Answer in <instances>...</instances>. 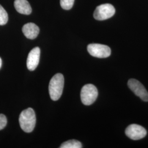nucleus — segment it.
Masks as SVG:
<instances>
[{
    "label": "nucleus",
    "mask_w": 148,
    "mask_h": 148,
    "mask_svg": "<svg viewBox=\"0 0 148 148\" xmlns=\"http://www.w3.org/2000/svg\"><path fill=\"white\" fill-rule=\"evenodd\" d=\"M19 121L21 129L24 132H32L35 127L36 121L34 110L29 108L22 111L19 116Z\"/></svg>",
    "instance_id": "f257e3e1"
},
{
    "label": "nucleus",
    "mask_w": 148,
    "mask_h": 148,
    "mask_svg": "<svg viewBox=\"0 0 148 148\" xmlns=\"http://www.w3.org/2000/svg\"><path fill=\"white\" fill-rule=\"evenodd\" d=\"M64 78L62 74H56L51 79L49 85V93L51 98L54 101H58L63 93Z\"/></svg>",
    "instance_id": "f03ea898"
},
{
    "label": "nucleus",
    "mask_w": 148,
    "mask_h": 148,
    "mask_svg": "<svg viewBox=\"0 0 148 148\" xmlns=\"http://www.w3.org/2000/svg\"><path fill=\"white\" fill-rule=\"evenodd\" d=\"M98 95V90L95 86L92 84H87L82 88L81 99L85 106H90L95 101Z\"/></svg>",
    "instance_id": "7ed1b4c3"
},
{
    "label": "nucleus",
    "mask_w": 148,
    "mask_h": 148,
    "mask_svg": "<svg viewBox=\"0 0 148 148\" xmlns=\"http://www.w3.org/2000/svg\"><path fill=\"white\" fill-rule=\"evenodd\" d=\"M87 51L92 56L99 58H107L111 54L110 47L98 43L90 44L87 46Z\"/></svg>",
    "instance_id": "20e7f679"
},
{
    "label": "nucleus",
    "mask_w": 148,
    "mask_h": 148,
    "mask_svg": "<svg viewBox=\"0 0 148 148\" xmlns=\"http://www.w3.org/2000/svg\"><path fill=\"white\" fill-rule=\"evenodd\" d=\"M115 13V9L111 4L106 3L98 6L94 12V18L98 21H104L112 17Z\"/></svg>",
    "instance_id": "39448f33"
},
{
    "label": "nucleus",
    "mask_w": 148,
    "mask_h": 148,
    "mask_svg": "<svg viewBox=\"0 0 148 148\" xmlns=\"http://www.w3.org/2000/svg\"><path fill=\"white\" fill-rule=\"evenodd\" d=\"M129 88L142 100L148 101V92L139 81L136 79H130L128 82Z\"/></svg>",
    "instance_id": "423d86ee"
},
{
    "label": "nucleus",
    "mask_w": 148,
    "mask_h": 148,
    "mask_svg": "<svg viewBox=\"0 0 148 148\" xmlns=\"http://www.w3.org/2000/svg\"><path fill=\"white\" fill-rule=\"evenodd\" d=\"M127 137L132 140H139L145 137L147 131L144 127L132 124L127 127L125 131Z\"/></svg>",
    "instance_id": "0eeeda50"
},
{
    "label": "nucleus",
    "mask_w": 148,
    "mask_h": 148,
    "mask_svg": "<svg viewBox=\"0 0 148 148\" xmlns=\"http://www.w3.org/2000/svg\"><path fill=\"white\" fill-rule=\"evenodd\" d=\"M40 58V49L39 47L33 48L28 54L27 58V68L30 71H34L37 68Z\"/></svg>",
    "instance_id": "6e6552de"
},
{
    "label": "nucleus",
    "mask_w": 148,
    "mask_h": 148,
    "mask_svg": "<svg viewBox=\"0 0 148 148\" xmlns=\"http://www.w3.org/2000/svg\"><path fill=\"white\" fill-rule=\"evenodd\" d=\"M22 31L25 37L29 39L33 40L37 37L40 32V29L34 23H29L23 26Z\"/></svg>",
    "instance_id": "1a4fd4ad"
},
{
    "label": "nucleus",
    "mask_w": 148,
    "mask_h": 148,
    "mask_svg": "<svg viewBox=\"0 0 148 148\" xmlns=\"http://www.w3.org/2000/svg\"><path fill=\"white\" fill-rule=\"evenodd\" d=\"M14 7L16 10L21 14L29 15L32 12V8L27 0H15Z\"/></svg>",
    "instance_id": "9d476101"
},
{
    "label": "nucleus",
    "mask_w": 148,
    "mask_h": 148,
    "mask_svg": "<svg viewBox=\"0 0 148 148\" xmlns=\"http://www.w3.org/2000/svg\"><path fill=\"white\" fill-rule=\"evenodd\" d=\"M82 147V144L80 142L76 140H69L63 143L60 148H81Z\"/></svg>",
    "instance_id": "9b49d317"
},
{
    "label": "nucleus",
    "mask_w": 148,
    "mask_h": 148,
    "mask_svg": "<svg viewBox=\"0 0 148 148\" xmlns=\"http://www.w3.org/2000/svg\"><path fill=\"white\" fill-rule=\"evenodd\" d=\"M8 20V16L7 12L3 7L0 5V25H3L7 24Z\"/></svg>",
    "instance_id": "f8f14e48"
},
{
    "label": "nucleus",
    "mask_w": 148,
    "mask_h": 148,
    "mask_svg": "<svg viewBox=\"0 0 148 148\" xmlns=\"http://www.w3.org/2000/svg\"><path fill=\"white\" fill-rule=\"evenodd\" d=\"M74 0H60V5L65 10H70L74 5Z\"/></svg>",
    "instance_id": "ddd939ff"
},
{
    "label": "nucleus",
    "mask_w": 148,
    "mask_h": 148,
    "mask_svg": "<svg viewBox=\"0 0 148 148\" xmlns=\"http://www.w3.org/2000/svg\"><path fill=\"white\" fill-rule=\"evenodd\" d=\"M7 120L5 115L0 114V130L3 129L7 125Z\"/></svg>",
    "instance_id": "4468645a"
},
{
    "label": "nucleus",
    "mask_w": 148,
    "mask_h": 148,
    "mask_svg": "<svg viewBox=\"0 0 148 148\" xmlns=\"http://www.w3.org/2000/svg\"><path fill=\"white\" fill-rule=\"evenodd\" d=\"M2 66V59L0 58V68H1Z\"/></svg>",
    "instance_id": "2eb2a0df"
}]
</instances>
